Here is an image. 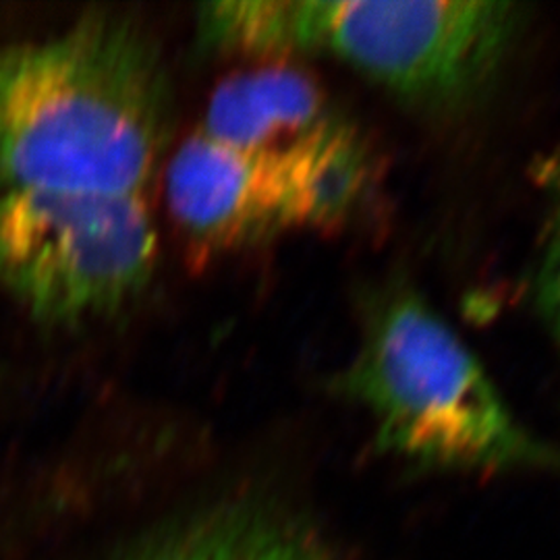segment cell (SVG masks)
<instances>
[{"instance_id": "2", "label": "cell", "mask_w": 560, "mask_h": 560, "mask_svg": "<svg viewBox=\"0 0 560 560\" xmlns=\"http://www.w3.org/2000/svg\"><path fill=\"white\" fill-rule=\"evenodd\" d=\"M525 9L486 0H237L201 18L210 50L322 55L423 110H455L501 73Z\"/></svg>"}, {"instance_id": "1", "label": "cell", "mask_w": 560, "mask_h": 560, "mask_svg": "<svg viewBox=\"0 0 560 560\" xmlns=\"http://www.w3.org/2000/svg\"><path fill=\"white\" fill-rule=\"evenodd\" d=\"M173 94L140 25L90 15L0 50V191L143 196L171 140Z\"/></svg>"}, {"instance_id": "7", "label": "cell", "mask_w": 560, "mask_h": 560, "mask_svg": "<svg viewBox=\"0 0 560 560\" xmlns=\"http://www.w3.org/2000/svg\"><path fill=\"white\" fill-rule=\"evenodd\" d=\"M117 560H335L305 521L272 502H226L140 541Z\"/></svg>"}, {"instance_id": "6", "label": "cell", "mask_w": 560, "mask_h": 560, "mask_svg": "<svg viewBox=\"0 0 560 560\" xmlns=\"http://www.w3.org/2000/svg\"><path fill=\"white\" fill-rule=\"evenodd\" d=\"M345 120L307 73L291 65H264L222 81L200 133L243 150H277L320 136Z\"/></svg>"}, {"instance_id": "4", "label": "cell", "mask_w": 560, "mask_h": 560, "mask_svg": "<svg viewBox=\"0 0 560 560\" xmlns=\"http://www.w3.org/2000/svg\"><path fill=\"white\" fill-rule=\"evenodd\" d=\"M372 196L374 161L349 120L277 150L233 148L198 131L166 166L171 214L208 252L339 229Z\"/></svg>"}, {"instance_id": "3", "label": "cell", "mask_w": 560, "mask_h": 560, "mask_svg": "<svg viewBox=\"0 0 560 560\" xmlns=\"http://www.w3.org/2000/svg\"><path fill=\"white\" fill-rule=\"evenodd\" d=\"M337 386L370 416L381 451L423 469H560V451L521 423L471 347L407 284L368 301Z\"/></svg>"}, {"instance_id": "5", "label": "cell", "mask_w": 560, "mask_h": 560, "mask_svg": "<svg viewBox=\"0 0 560 560\" xmlns=\"http://www.w3.org/2000/svg\"><path fill=\"white\" fill-rule=\"evenodd\" d=\"M156 249L143 196L0 191V282L46 324L122 310L152 279Z\"/></svg>"}, {"instance_id": "8", "label": "cell", "mask_w": 560, "mask_h": 560, "mask_svg": "<svg viewBox=\"0 0 560 560\" xmlns=\"http://www.w3.org/2000/svg\"><path fill=\"white\" fill-rule=\"evenodd\" d=\"M548 219L541 237L540 264L536 275V300L541 316L557 340L560 353V168L550 175Z\"/></svg>"}]
</instances>
